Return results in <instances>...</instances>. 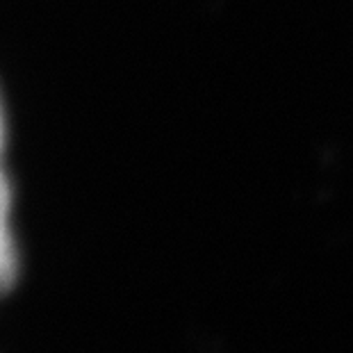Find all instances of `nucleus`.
Returning a JSON list of instances; mask_svg holds the SVG:
<instances>
[{"label": "nucleus", "instance_id": "1", "mask_svg": "<svg viewBox=\"0 0 353 353\" xmlns=\"http://www.w3.org/2000/svg\"><path fill=\"white\" fill-rule=\"evenodd\" d=\"M12 194L5 176L0 174V292H7L17 281L19 260L12 235Z\"/></svg>", "mask_w": 353, "mask_h": 353}, {"label": "nucleus", "instance_id": "2", "mask_svg": "<svg viewBox=\"0 0 353 353\" xmlns=\"http://www.w3.org/2000/svg\"><path fill=\"white\" fill-rule=\"evenodd\" d=\"M0 146H3V117H0Z\"/></svg>", "mask_w": 353, "mask_h": 353}]
</instances>
